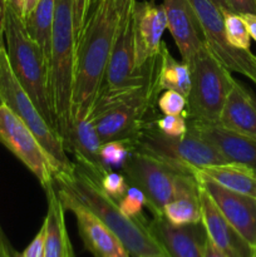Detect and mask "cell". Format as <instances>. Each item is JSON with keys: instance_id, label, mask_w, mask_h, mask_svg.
I'll list each match as a JSON object with an SVG mask.
<instances>
[{"instance_id": "obj_21", "label": "cell", "mask_w": 256, "mask_h": 257, "mask_svg": "<svg viewBox=\"0 0 256 257\" xmlns=\"http://www.w3.org/2000/svg\"><path fill=\"white\" fill-rule=\"evenodd\" d=\"M162 216L168 222L176 226L202 222L200 185L195 173H178L176 178L173 200L165 206Z\"/></svg>"}, {"instance_id": "obj_4", "label": "cell", "mask_w": 256, "mask_h": 257, "mask_svg": "<svg viewBox=\"0 0 256 257\" xmlns=\"http://www.w3.org/2000/svg\"><path fill=\"white\" fill-rule=\"evenodd\" d=\"M4 42L10 68L18 82L29 94L45 120L57 130L50 93L49 63L40 45L30 37L22 15L9 5Z\"/></svg>"}, {"instance_id": "obj_29", "label": "cell", "mask_w": 256, "mask_h": 257, "mask_svg": "<svg viewBox=\"0 0 256 257\" xmlns=\"http://www.w3.org/2000/svg\"><path fill=\"white\" fill-rule=\"evenodd\" d=\"M120 210L124 215L132 218H142L143 206H146V197L140 188L130 186L127 192L118 201Z\"/></svg>"}, {"instance_id": "obj_7", "label": "cell", "mask_w": 256, "mask_h": 257, "mask_svg": "<svg viewBox=\"0 0 256 257\" xmlns=\"http://www.w3.org/2000/svg\"><path fill=\"white\" fill-rule=\"evenodd\" d=\"M0 98L28 125L50 156L58 171L55 181L72 177L75 172V163L68 158L62 136L45 120L32 98L18 82L10 68L5 45H0Z\"/></svg>"}, {"instance_id": "obj_39", "label": "cell", "mask_w": 256, "mask_h": 257, "mask_svg": "<svg viewBox=\"0 0 256 257\" xmlns=\"http://www.w3.org/2000/svg\"><path fill=\"white\" fill-rule=\"evenodd\" d=\"M203 257H228L226 256L222 251L218 250L215 245L210 241V238L206 242V247H205V252H203Z\"/></svg>"}, {"instance_id": "obj_37", "label": "cell", "mask_w": 256, "mask_h": 257, "mask_svg": "<svg viewBox=\"0 0 256 257\" xmlns=\"http://www.w3.org/2000/svg\"><path fill=\"white\" fill-rule=\"evenodd\" d=\"M8 13V0H0V45H5L4 30L5 22H7Z\"/></svg>"}, {"instance_id": "obj_12", "label": "cell", "mask_w": 256, "mask_h": 257, "mask_svg": "<svg viewBox=\"0 0 256 257\" xmlns=\"http://www.w3.org/2000/svg\"><path fill=\"white\" fill-rule=\"evenodd\" d=\"M195 10L206 47L216 59L231 73H238L252 80L256 85V55L251 50L233 48L226 39L222 12L210 0H188Z\"/></svg>"}, {"instance_id": "obj_30", "label": "cell", "mask_w": 256, "mask_h": 257, "mask_svg": "<svg viewBox=\"0 0 256 257\" xmlns=\"http://www.w3.org/2000/svg\"><path fill=\"white\" fill-rule=\"evenodd\" d=\"M157 107L165 115L185 114L187 108V98L176 90H165L158 97Z\"/></svg>"}, {"instance_id": "obj_2", "label": "cell", "mask_w": 256, "mask_h": 257, "mask_svg": "<svg viewBox=\"0 0 256 257\" xmlns=\"http://www.w3.org/2000/svg\"><path fill=\"white\" fill-rule=\"evenodd\" d=\"M157 69L158 59L147 80L137 88L117 92L99 90L89 118L102 143L109 141L130 142L141 125L155 117L153 110L160 94Z\"/></svg>"}, {"instance_id": "obj_19", "label": "cell", "mask_w": 256, "mask_h": 257, "mask_svg": "<svg viewBox=\"0 0 256 257\" xmlns=\"http://www.w3.org/2000/svg\"><path fill=\"white\" fill-rule=\"evenodd\" d=\"M187 131L215 146L231 163L245 166L256 173V141L215 123L187 120Z\"/></svg>"}, {"instance_id": "obj_32", "label": "cell", "mask_w": 256, "mask_h": 257, "mask_svg": "<svg viewBox=\"0 0 256 257\" xmlns=\"http://www.w3.org/2000/svg\"><path fill=\"white\" fill-rule=\"evenodd\" d=\"M158 130L171 137H181L187 132V118L186 114L180 115H157L155 119Z\"/></svg>"}, {"instance_id": "obj_22", "label": "cell", "mask_w": 256, "mask_h": 257, "mask_svg": "<svg viewBox=\"0 0 256 257\" xmlns=\"http://www.w3.org/2000/svg\"><path fill=\"white\" fill-rule=\"evenodd\" d=\"M217 124L256 141V98L237 80L226 97Z\"/></svg>"}, {"instance_id": "obj_45", "label": "cell", "mask_w": 256, "mask_h": 257, "mask_svg": "<svg viewBox=\"0 0 256 257\" xmlns=\"http://www.w3.org/2000/svg\"><path fill=\"white\" fill-rule=\"evenodd\" d=\"M253 257H256V253H255V256H253Z\"/></svg>"}, {"instance_id": "obj_18", "label": "cell", "mask_w": 256, "mask_h": 257, "mask_svg": "<svg viewBox=\"0 0 256 257\" xmlns=\"http://www.w3.org/2000/svg\"><path fill=\"white\" fill-rule=\"evenodd\" d=\"M63 141L65 151L74 156L75 166L92 175L95 180L100 182L103 176L109 172L100 160L102 141L89 117L73 118Z\"/></svg>"}, {"instance_id": "obj_16", "label": "cell", "mask_w": 256, "mask_h": 257, "mask_svg": "<svg viewBox=\"0 0 256 257\" xmlns=\"http://www.w3.org/2000/svg\"><path fill=\"white\" fill-rule=\"evenodd\" d=\"M147 228L166 257H203L208 236L202 222L176 226L156 216L148 221Z\"/></svg>"}, {"instance_id": "obj_11", "label": "cell", "mask_w": 256, "mask_h": 257, "mask_svg": "<svg viewBox=\"0 0 256 257\" xmlns=\"http://www.w3.org/2000/svg\"><path fill=\"white\" fill-rule=\"evenodd\" d=\"M180 172L186 171L137 152L131 155L122 168L128 185L143 192L146 206L153 217L162 216L165 206L173 200L176 178Z\"/></svg>"}, {"instance_id": "obj_33", "label": "cell", "mask_w": 256, "mask_h": 257, "mask_svg": "<svg viewBox=\"0 0 256 257\" xmlns=\"http://www.w3.org/2000/svg\"><path fill=\"white\" fill-rule=\"evenodd\" d=\"M93 0H74V33L75 40L79 38L85 22H87L88 14L90 12ZM77 44V43H75Z\"/></svg>"}, {"instance_id": "obj_23", "label": "cell", "mask_w": 256, "mask_h": 257, "mask_svg": "<svg viewBox=\"0 0 256 257\" xmlns=\"http://www.w3.org/2000/svg\"><path fill=\"white\" fill-rule=\"evenodd\" d=\"M48 212L44 218V257H74V251L65 226V208L54 186L45 190Z\"/></svg>"}, {"instance_id": "obj_6", "label": "cell", "mask_w": 256, "mask_h": 257, "mask_svg": "<svg viewBox=\"0 0 256 257\" xmlns=\"http://www.w3.org/2000/svg\"><path fill=\"white\" fill-rule=\"evenodd\" d=\"M156 117L146 120L130 141L133 152L142 153L191 173L208 166L231 163L215 146L190 131L181 137L162 133L156 125Z\"/></svg>"}, {"instance_id": "obj_5", "label": "cell", "mask_w": 256, "mask_h": 257, "mask_svg": "<svg viewBox=\"0 0 256 257\" xmlns=\"http://www.w3.org/2000/svg\"><path fill=\"white\" fill-rule=\"evenodd\" d=\"M75 43L74 0H55L50 37L49 79L55 124L62 138L72 123Z\"/></svg>"}, {"instance_id": "obj_1", "label": "cell", "mask_w": 256, "mask_h": 257, "mask_svg": "<svg viewBox=\"0 0 256 257\" xmlns=\"http://www.w3.org/2000/svg\"><path fill=\"white\" fill-rule=\"evenodd\" d=\"M130 0H95L75 44L73 118L89 117L112 52L118 22Z\"/></svg>"}, {"instance_id": "obj_24", "label": "cell", "mask_w": 256, "mask_h": 257, "mask_svg": "<svg viewBox=\"0 0 256 257\" xmlns=\"http://www.w3.org/2000/svg\"><path fill=\"white\" fill-rule=\"evenodd\" d=\"M158 90H176L187 98L191 89L190 65L183 60L178 62L173 58L163 42L158 55L157 69Z\"/></svg>"}, {"instance_id": "obj_41", "label": "cell", "mask_w": 256, "mask_h": 257, "mask_svg": "<svg viewBox=\"0 0 256 257\" xmlns=\"http://www.w3.org/2000/svg\"><path fill=\"white\" fill-rule=\"evenodd\" d=\"M8 5L22 15L23 12V0H8Z\"/></svg>"}, {"instance_id": "obj_9", "label": "cell", "mask_w": 256, "mask_h": 257, "mask_svg": "<svg viewBox=\"0 0 256 257\" xmlns=\"http://www.w3.org/2000/svg\"><path fill=\"white\" fill-rule=\"evenodd\" d=\"M0 143L8 148L35 177L42 187L54 186L58 171L50 156L28 125L0 98Z\"/></svg>"}, {"instance_id": "obj_34", "label": "cell", "mask_w": 256, "mask_h": 257, "mask_svg": "<svg viewBox=\"0 0 256 257\" xmlns=\"http://www.w3.org/2000/svg\"><path fill=\"white\" fill-rule=\"evenodd\" d=\"M44 238H45V225L43 222L39 232L35 235L32 242L22 253H18L17 257H44Z\"/></svg>"}, {"instance_id": "obj_36", "label": "cell", "mask_w": 256, "mask_h": 257, "mask_svg": "<svg viewBox=\"0 0 256 257\" xmlns=\"http://www.w3.org/2000/svg\"><path fill=\"white\" fill-rule=\"evenodd\" d=\"M18 253L10 246L9 241L5 237L2 227H0V257H17Z\"/></svg>"}, {"instance_id": "obj_31", "label": "cell", "mask_w": 256, "mask_h": 257, "mask_svg": "<svg viewBox=\"0 0 256 257\" xmlns=\"http://www.w3.org/2000/svg\"><path fill=\"white\" fill-rule=\"evenodd\" d=\"M99 185L102 187V190L110 198L117 201V202L124 196L128 187H130L124 175L119 172H115V171H109V172L105 173L102 180H100Z\"/></svg>"}, {"instance_id": "obj_42", "label": "cell", "mask_w": 256, "mask_h": 257, "mask_svg": "<svg viewBox=\"0 0 256 257\" xmlns=\"http://www.w3.org/2000/svg\"><path fill=\"white\" fill-rule=\"evenodd\" d=\"M211 3H213V4L216 5V7L218 8V9L221 10V12H225V10H230V8H228V4L226 0H210ZM231 12V10H230Z\"/></svg>"}, {"instance_id": "obj_8", "label": "cell", "mask_w": 256, "mask_h": 257, "mask_svg": "<svg viewBox=\"0 0 256 257\" xmlns=\"http://www.w3.org/2000/svg\"><path fill=\"white\" fill-rule=\"evenodd\" d=\"M187 64L191 69V89L187 95L186 118L191 122L217 124L235 79L206 45Z\"/></svg>"}, {"instance_id": "obj_3", "label": "cell", "mask_w": 256, "mask_h": 257, "mask_svg": "<svg viewBox=\"0 0 256 257\" xmlns=\"http://www.w3.org/2000/svg\"><path fill=\"white\" fill-rule=\"evenodd\" d=\"M69 188L124 245L132 257L165 255L147 228L145 217L132 218L122 212L117 201L110 198L92 175L75 166L72 177L57 180ZM166 256V255H165Z\"/></svg>"}, {"instance_id": "obj_38", "label": "cell", "mask_w": 256, "mask_h": 257, "mask_svg": "<svg viewBox=\"0 0 256 257\" xmlns=\"http://www.w3.org/2000/svg\"><path fill=\"white\" fill-rule=\"evenodd\" d=\"M242 19L245 20L246 27H247L248 34H250L251 39L256 42V15L255 14H243L241 15Z\"/></svg>"}, {"instance_id": "obj_20", "label": "cell", "mask_w": 256, "mask_h": 257, "mask_svg": "<svg viewBox=\"0 0 256 257\" xmlns=\"http://www.w3.org/2000/svg\"><path fill=\"white\" fill-rule=\"evenodd\" d=\"M201 212L202 223L206 228L208 238L220 251L228 257H253L256 248L252 247L213 203L205 190L200 187Z\"/></svg>"}, {"instance_id": "obj_26", "label": "cell", "mask_w": 256, "mask_h": 257, "mask_svg": "<svg viewBox=\"0 0 256 257\" xmlns=\"http://www.w3.org/2000/svg\"><path fill=\"white\" fill-rule=\"evenodd\" d=\"M55 0H37L30 14L24 19L30 37L40 45L49 63L50 37L54 20Z\"/></svg>"}, {"instance_id": "obj_14", "label": "cell", "mask_w": 256, "mask_h": 257, "mask_svg": "<svg viewBox=\"0 0 256 257\" xmlns=\"http://www.w3.org/2000/svg\"><path fill=\"white\" fill-rule=\"evenodd\" d=\"M132 18L136 68L142 72L158 58L163 33L167 29V17L163 5H157L155 0H136Z\"/></svg>"}, {"instance_id": "obj_13", "label": "cell", "mask_w": 256, "mask_h": 257, "mask_svg": "<svg viewBox=\"0 0 256 257\" xmlns=\"http://www.w3.org/2000/svg\"><path fill=\"white\" fill-rule=\"evenodd\" d=\"M57 192L65 211L75 217L83 245L93 257H132L122 241L69 188L58 185Z\"/></svg>"}, {"instance_id": "obj_15", "label": "cell", "mask_w": 256, "mask_h": 257, "mask_svg": "<svg viewBox=\"0 0 256 257\" xmlns=\"http://www.w3.org/2000/svg\"><path fill=\"white\" fill-rule=\"evenodd\" d=\"M195 176L200 187L207 192L223 217L256 248V198L227 190L197 170Z\"/></svg>"}, {"instance_id": "obj_35", "label": "cell", "mask_w": 256, "mask_h": 257, "mask_svg": "<svg viewBox=\"0 0 256 257\" xmlns=\"http://www.w3.org/2000/svg\"><path fill=\"white\" fill-rule=\"evenodd\" d=\"M231 12L236 14H255L256 0H226Z\"/></svg>"}, {"instance_id": "obj_10", "label": "cell", "mask_w": 256, "mask_h": 257, "mask_svg": "<svg viewBox=\"0 0 256 257\" xmlns=\"http://www.w3.org/2000/svg\"><path fill=\"white\" fill-rule=\"evenodd\" d=\"M135 3L136 0H130L122 10L105 70L104 82L100 89L117 92L140 87L147 80L151 70L153 69L158 59L157 58L155 62L145 67L142 72H138L136 68L132 18Z\"/></svg>"}, {"instance_id": "obj_44", "label": "cell", "mask_w": 256, "mask_h": 257, "mask_svg": "<svg viewBox=\"0 0 256 257\" xmlns=\"http://www.w3.org/2000/svg\"><path fill=\"white\" fill-rule=\"evenodd\" d=\"M95 2V0H93V2H92V4H93V3H94ZM90 8H92V7H90Z\"/></svg>"}, {"instance_id": "obj_40", "label": "cell", "mask_w": 256, "mask_h": 257, "mask_svg": "<svg viewBox=\"0 0 256 257\" xmlns=\"http://www.w3.org/2000/svg\"><path fill=\"white\" fill-rule=\"evenodd\" d=\"M35 4H37V0H23V12H22L23 19H25V18L30 14V12L33 10V8H34Z\"/></svg>"}, {"instance_id": "obj_28", "label": "cell", "mask_w": 256, "mask_h": 257, "mask_svg": "<svg viewBox=\"0 0 256 257\" xmlns=\"http://www.w3.org/2000/svg\"><path fill=\"white\" fill-rule=\"evenodd\" d=\"M222 15L226 39L230 43V45L237 49L250 50L251 37L242 17L230 10L222 12Z\"/></svg>"}, {"instance_id": "obj_25", "label": "cell", "mask_w": 256, "mask_h": 257, "mask_svg": "<svg viewBox=\"0 0 256 257\" xmlns=\"http://www.w3.org/2000/svg\"><path fill=\"white\" fill-rule=\"evenodd\" d=\"M197 171L227 190L256 198V173L246 168L245 166L227 163L208 166Z\"/></svg>"}, {"instance_id": "obj_27", "label": "cell", "mask_w": 256, "mask_h": 257, "mask_svg": "<svg viewBox=\"0 0 256 257\" xmlns=\"http://www.w3.org/2000/svg\"><path fill=\"white\" fill-rule=\"evenodd\" d=\"M132 153L133 147L128 141L104 142L99 150L100 160L107 171H122Z\"/></svg>"}, {"instance_id": "obj_17", "label": "cell", "mask_w": 256, "mask_h": 257, "mask_svg": "<svg viewBox=\"0 0 256 257\" xmlns=\"http://www.w3.org/2000/svg\"><path fill=\"white\" fill-rule=\"evenodd\" d=\"M162 5L167 17L168 30L182 60L188 63L206 45L200 20L188 0H163Z\"/></svg>"}, {"instance_id": "obj_43", "label": "cell", "mask_w": 256, "mask_h": 257, "mask_svg": "<svg viewBox=\"0 0 256 257\" xmlns=\"http://www.w3.org/2000/svg\"><path fill=\"white\" fill-rule=\"evenodd\" d=\"M147 257H166L165 255H152V256H147Z\"/></svg>"}]
</instances>
